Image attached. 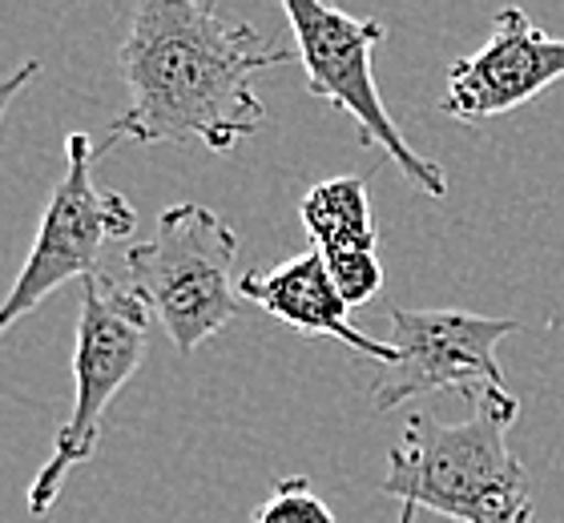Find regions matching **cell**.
Instances as JSON below:
<instances>
[{
	"instance_id": "obj_4",
	"label": "cell",
	"mask_w": 564,
	"mask_h": 523,
	"mask_svg": "<svg viewBox=\"0 0 564 523\" xmlns=\"http://www.w3.org/2000/svg\"><path fill=\"white\" fill-rule=\"evenodd\" d=\"M150 318L138 294L109 274L82 282V314L73 342V411L57 427L45 467L29 483V512L48 515L73 467L89 464L101 443V418L138 374L150 347Z\"/></svg>"
},
{
	"instance_id": "obj_1",
	"label": "cell",
	"mask_w": 564,
	"mask_h": 523,
	"mask_svg": "<svg viewBox=\"0 0 564 523\" xmlns=\"http://www.w3.org/2000/svg\"><path fill=\"white\" fill-rule=\"evenodd\" d=\"M291 57L262 41L254 24L214 0H141L118 65L130 109L109 126L97 157L118 141L133 145H206L230 153L267 126L254 77Z\"/></svg>"
},
{
	"instance_id": "obj_11",
	"label": "cell",
	"mask_w": 564,
	"mask_h": 523,
	"mask_svg": "<svg viewBox=\"0 0 564 523\" xmlns=\"http://www.w3.org/2000/svg\"><path fill=\"white\" fill-rule=\"evenodd\" d=\"M250 523H335V512L311 491V479L291 476L274 483L271 495L254 508Z\"/></svg>"
},
{
	"instance_id": "obj_6",
	"label": "cell",
	"mask_w": 564,
	"mask_h": 523,
	"mask_svg": "<svg viewBox=\"0 0 564 523\" xmlns=\"http://www.w3.org/2000/svg\"><path fill=\"white\" fill-rule=\"evenodd\" d=\"M97 141L89 133H69L65 141V174L48 198L36 242L24 258L12 291L0 303V335H9L24 314H33L65 282H85L101 274V250L113 238H130L138 209L118 189L94 186Z\"/></svg>"
},
{
	"instance_id": "obj_3",
	"label": "cell",
	"mask_w": 564,
	"mask_h": 523,
	"mask_svg": "<svg viewBox=\"0 0 564 523\" xmlns=\"http://www.w3.org/2000/svg\"><path fill=\"white\" fill-rule=\"evenodd\" d=\"M238 258V233L210 206L177 201L162 209L150 242L130 246L126 286L162 323L177 355H194L218 330L242 314L230 270Z\"/></svg>"
},
{
	"instance_id": "obj_7",
	"label": "cell",
	"mask_w": 564,
	"mask_h": 523,
	"mask_svg": "<svg viewBox=\"0 0 564 523\" xmlns=\"http://www.w3.org/2000/svg\"><path fill=\"white\" fill-rule=\"evenodd\" d=\"M524 330L517 318H484L468 310H391V362L371 383V403L391 411L427 391H508L496 347Z\"/></svg>"
},
{
	"instance_id": "obj_8",
	"label": "cell",
	"mask_w": 564,
	"mask_h": 523,
	"mask_svg": "<svg viewBox=\"0 0 564 523\" xmlns=\"http://www.w3.org/2000/svg\"><path fill=\"white\" fill-rule=\"evenodd\" d=\"M561 77L564 36L536 29L524 9H500L488 41L447 69V94L440 109L464 126H480L488 117L536 101Z\"/></svg>"
},
{
	"instance_id": "obj_2",
	"label": "cell",
	"mask_w": 564,
	"mask_h": 523,
	"mask_svg": "<svg viewBox=\"0 0 564 523\" xmlns=\"http://www.w3.org/2000/svg\"><path fill=\"white\" fill-rule=\"evenodd\" d=\"M517 415L520 399L508 391H476L464 423L415 411L388 451L383 495L456 523H532L529 471L508 447Z\"/></svg>"
},
{
	"instance_id": "obj_10",
	"label": "cell",
	"mask_w": 564,
	"mask_h": 523,
	"mask_svg": "<svg viewBox=\"0 0 564 523\" xmlns=\"http://www.w3.org/2000/svg\"><path fill=\"white\" fill-rule=\"evenodd\" d=\"M238 294L279 318L282 326H291L299 335H327L339 338L343 347H351L355 355L367 359L391 362V342L364 335L359 326H351V306L335 291L327 266L315 250H306L299 258H286L274 270H250L238 282Z\"/></svg>"
},
{
	"instance_id": "obj_13",
	"label": "cell",
	"mask_w": 564,
	"mask_h": 523,
	"mask_svg": "<svg viewBox=\"0 0 564 523\" xmlns=\"http://www.w3.org/2000/svg\"><path fill=\"white\" fill-rule=\"evenodd\" d=\"M415 520V508H408V503H403L400 508V523H412Z\"/></svg>"
},
{
	"instance_id": "obj_9",
	"label": "cell",
	"mask_w": 564,
	"mask_h": 523,
	"mask_svg": "<svg viewBox=\"0 0 564 523\" xmlns=\"http://www.w3.org/2000/svg\"><path fill=\"white\" fill-rule=\"evenodd\" d=\"M303 226L311 233V250L323 258L335 291L347 298V306H364L383 291V266L376 258L379 233L371 221L364 177H330L306 189Z\"/></svg>"
},
{
	"instance_id": "obj_12",
	"label": "cell",
	"mask_w": 564,
	"mask_h": 523,
	"mask_svg": "<svg viewBox=\"0 0 564 523\" xmlns=\"http://www.w3.org/2000/svg\"><path fill=\"white\" fill-rule=\"evenodd\" d=\"M36 73H41V61H21V65H17V69L9 73V77H0V121H4V113H9V105L17 101V97H21V89L29 81H33Z\"/></svg>"
},
{
	"instance_id": "obj_5",
	"label": "cell",
	"mask_w": 564,
	"mask_h": 523,
	"mask_svg": "<svg viewBox=\"0 0 564 523\" xmlns=\"http://www.w3.org/2000/svg\"><path fill=\"white\" fill-rule=\"evenodd\" d=\"M282 12L294 29V45L306 73V89L323 97L327 105L343 109L359 129V145H376L388 153L408 182L427 198H444L447 177L432 157L408 145L395 117L379 97L371 53L388 36V29L371 17H347L343 9H330L323 0H282Z\"/></svg>"
}]
</instances>
